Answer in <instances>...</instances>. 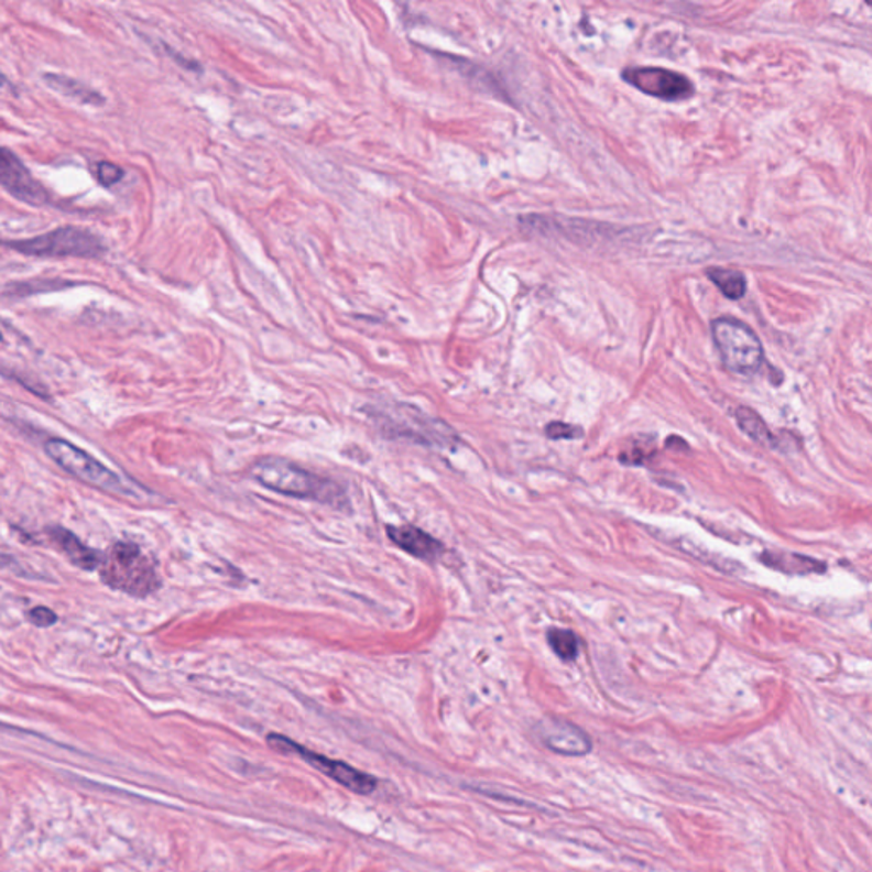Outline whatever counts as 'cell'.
Masks as SVG:
<instances>
[{
    "instance_id": "6da1fadb",
    "label": "cell",
    "mask_w": 872,
    "mask_h": 872,
    "mask_svg": "<svg viewBox=\"0 0 872 872\" xmlns=\"http://www.w3.org/2000/svg\"><path fill=\"white\" fill-rule=\"evenodd\" d=\"M252 478L264 488L298 500H313L329 506H348V497L338 482L310 472L285 459H264L251 469Z\"/></svg>"
},
{
    "instance_id": "7a4b0ae2",
    "label": "cell",
    "mask_w": 872,
    "mask_h": 872,
    "mask_svg": "<svg viewBox=\"0 0 872 872\" xmlns=\"http://www.w3.org/2000/svg\"><path fill=\"white\" fill-rule=\"evenodd\" d=\"M98 571L106 587L130 597L145 598L162 587L154 559L133 542H115Z\"/></svg>"
},
{
    "instance_id": "3957f363",
    "label": "cell",
    "mask_w": 872,
    "mask_h": 872,
    "mask_svg": "<svg viewBox=\"0 0 872 872\" xmlns=\"http://www.w3.org/2000/svg\"><path fill=\"white\" fill-rule=\"evenodd\" d=\"M45 451L50 459L62 469L67 470L68 475L86 482V484L106 491V493L135 498V500H142L148 494L135 482L121 478L115 470L108 469L105 464L99 462L96 457L80 450L79 447L64 438H50L45 444Z\"/></svg>"
},
{
    "instance_id": "277c9868",
    "label": "cell",
    "mask_w": 872,
    "mask_h": 872,
    "mask_svg": "<svg viewBox=\"0 0 872 872\" xmlns=\"http://www.w3.org/2000/svg\"><path fill=\"white\" fill-rule=\"evenodd\" d=\"M4 246L24 257L33 258H79V260H99L108 252L98 233L83 227H58L52 232L36 238L4 241Z\"/></svg>"
},
{
    "instance_id": "5b68a950",
    "label": "cell",
    "mask_w": 872,
    "mask_h": 872,
    "mask_svg": "<svg viewBox=\"0 0 872 872\" xmlns=\"http://www.w3.org/2000/svg\"><path fill=\"white\" fill-rule=\"evenodd\" d=\"M711 329L726 369L738 375L759 372L763 363V348L752 327L734 317H719L712 320Z\"/></svg>"
},
{
    "instance_id": "8992f818",
    "label": "cell",
    "mask_w": 872,
    "mask_h": 872,
    "mask_svg": "<svg viewBox=\"0 0 872 872\" xmlns=\"http://www.w3.org/2000/svg\"><path fill=\"white\" fill-rule=\"evenodd\" d=\"M380 432L392 438H407L422 445L447 447L456 442V435L445 423L433 422L425 414L411 406H395L389 411H380L375 416Z\"/></svg>"
},
{
    "instance_id": "52a82bcc",
    "label": "cell",
    "mask_w": 872,
    "mask_h": 872,
    "mask_svg": "<svg viewBox=\"0 0 872 872\" xmlns=\"http://www.w3.org/2000/svg\"><path fill=\"white\" fill-rule=\"evenodd\" d=\"M266 741L275 752L283 753V755L301 756L310 767L323 772L324 775L341 784L342 787H347L351 793L367 796V794H372L377 784H379L373 775L358 771V769L351 767V765H348L347 762H341V760L327 759V756L319 755V753L310 752L305 746H301L297 741L290 740L283 734H268Z\"/></svg>"
},
{
    "instance_id": "ba28073f",
    "label": "cell",
    "mask_w": 872,
    "mask_h": 872,
    "mask_svg": "<svg viewBox=\"0 0 872 872\" xmlns=\"http://www.w3.org/2000/svg\"><path fill=\"white\" fill-rule=\"evenodd\" d=\"M622 79L644 95L662 101H684L694 95L690 79L675 70L660 67H631L622 72Z\"/></svg>"
},
{
    "instance_id": "9c48e42d",
    "label": "cell",
    "mask_w": 872,
    "mask_h": 872,
    "mask_svg": "<svg viewBox=\"0 0 872 872\" xmlns=\"http://www.w3.org/2000/svg\"><path fill=\"white\" fill-rule=\"evenodd\" d=\"M0 185L12 198L20 199L31 207H48L53 204L48 189L28 171L21 159L8 148L0 152Z\"/></svg>"
},
{
    "instance_id": "30bf717a",
    "label": "cell",
    "mask_w": 872,
    "mask_h": 872,
    "mask_svg": "<svg viewBox=\"0 0 872 872\" xmlns=\"http://www.w3.org/2000/svg\"><path fill=\"white\" fill-rule=\"evenodd\" d=\"M535 734L544 746L559 755L584 756L593 749L591 738L581 728L565 719H542L535 726Z\"/></svg>"
},
{
    "instance_id": "8fae6325",
    "label": "cell",
    "mask_w": 872,
    "mask_h": 872,
    "mask_svg": "<svg viewBox=\"0 0 872 872\" xmlns=\"http://www.w3.org/2000/svg\"><path fill=\"white\" fill-rule=\"evenodd\" d=\"M388 535L395 545L417 559L432 560L433 563L444 556V544L417 526L389 525Z\"/></svg>"
},
{
    "instance_id": "7c38bea8",
    "label": "cell",
    "mask_w": 872,
    "mask_h": 872,
    "mask_svg": "<svg viewBox=\"0 0 872 872\" xmlns=\"http://www.w3.org/2000/svg\"><path fill=\"white\" fill-rule=\"evenodd\" d=\"M50 541L57 547L58 551L64 553V556L70 560L72 565L76 568L84 569V571H95L99 569L102 563V554L99 551L92 549L89 545L84 544L76 534L64 528V526H52L48 528Z\"/></svg>"
},
{
    "instance_id": "4fadbf2b",
    "label": "cell",
    "mask_w": 872,
    "mask_h": 872,
    "mask_svg": "<svg viewBox=\"0 0 872 872\" xmlns=\"http://www.w3.org/2000/svg\"><path fill=\"white\" fill-rule=\"evenodd\" d=\"M43 80H45L50 89L65 96V98L89 106L106 105V98L99 90L92 89V87L74 79V77L64 76V74H43Z\"/></svg>"
},
{
    "instance_id": "5bb4252c",
    "label": "cell",
    "mask_w": 872,
    "mask_h": 872,
    "mask_svg": "<svg viewBox=\"0 0 872 872\" xmlns=\"http://www.w3.org/2000/svg\"><path fill=\"white\" fill-rule=\"evenodd\" d=\"M763 563L769 568L786 573V575H811V573H824V563L813 559V557L802 556L796 553H765L762 556Z\"/></svg>"
},
{
    "instance_id": "9a60e30c",
    "label": "cell",
    "mask_w": 872,
    "mask_h": 872,
    "mask_svg": "<svg viewBox=\"0 0 872 872\" xmlns=\"http://www.w3.org/2000/svg\"><path fill=\"white\" fill-rule=\"evenodd\" d=\"M737 422L738 426L741 428V432H743L744 435L750 436V438H752L753 442H756V444H777V438H774L771 429H769L767 423L763 422L762 416H760L756 411L750 410V407H738Z\"/></svg>"
},
{
    "instance_id": "2e32d148",
    "label": "cell",
    "mask_w": 872,
    "mask_h": 872,
    "mask_svg": "<svg viewBox=\"0 0 872 872\" xmlns=\"http://www.w3.org/2000/svg\"><path fill=\"white\" fill-rule=\"evenodd\" d=\"M707 276L731 301H738L746 294V279L740 271L711 268L707 270Z\"/></svg>"
},
{
    "instance_id": "e0dca14e",
    "label": "cell",
    "mask_w": 872,
    "mask_h": 872,
    "mask_svg": "<svg viewBox=\"0 0 872 872\" xmlns=\"http://www.w3.org/2000/svg\"><path fill=\"white\" fill-rule=\"evenodd\" d=\"M70 286V282L61 279H34L26 282L9 283L4 288V297L24 298L34 294H45L53 290H64Z\"/></svg>"
},
{
    "instance_id": "ac0fdd59",
    "label": "cell",
    "mask_w": 872,
    "mask_h": 872,
    "mask_svg": "<svg viewBox=\"0 0 872 872\" xmlns=\"http://www.w3.org/2000/svg\"><path fill=\"white\" fill-rule=\"evenodd\" d=\"M547 641L554 653L565 662H575L579 654V637L568 629H551L547 632Z\"/></svg>"
},
{
    "instance_id": "d6986e66",
    "label": "cell",
    "mask_w": 872,
    "mask_h": 872,
    "mask_svg": "<svg viewBox=\"0 0 872 872\" xmlns=\"http://www.w3.org/2000/svg\"><path fill=\"white\" fill-rule=\"evenodd\" d=\"M90 171L95 174L99 185L105 186V188H111V186L118 185L124 176V171L121 170L118 164L108 161L96 162V164H92V167H90Z\"/></svg>"
},
{
    "instance_id": "ffe728a7",
    "label": "cell",
    "mask_w": 872,
    "mask_h": 872,
    "mask_svg": "<svg viewBox=\"0 0 872 872\" xmlns=\"http://www.w3.org/2000/svg\"><path fill=\"white\" fill-rule=\"evenodd\" d=\"M545 435L553 438V440H576L579 436H584V432L579 426L566 425V423H551L545 428Z\"/></svg>"
},
{
    "instance_id": "44dd1931",
    "label": "cell",
    "mask_w": 872,
    "mask_h": 872,
    "mask_svg": "<svg viewBox=\"0 0 872 872\" xmlns=\"http://www.w3.org/2000/svg\"><path fill=\"white\" fill-rule=\"evenodd\" d=\"M28 619L36 628H52L53 624H57L58 617L48 607H34L28 612Z\"/></svg>"
}]
</instances>
